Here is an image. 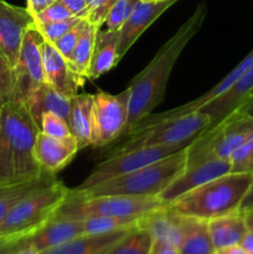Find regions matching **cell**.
<instances>
[{"label": "cell", "instance_id": "obj_17", "mask_svg": "<svg viewBox=\"0 0 253 254\" xmlns=\"http://www.w3.org/2000/svg\"><path fill=\"white\" fill-rule=\"evenodd\" d=\"M253 93V64L236 83H233L227 91L211 101L200 109L210 117V126L213 128L238 111ZM206 129V130H207Z\"/></svg>", "mask_w": 253, "mask_h": 254}, {"label": "cell", "instance_id": "obj_48", "mask_svg": "<svg viewBox=\"0 0 253 254\" xmlns=\"http://www.w3.org/2000/svg\"><path fill=\"white\" fill-rule=\"evenodd\" d=\"M39 250H36V248L34 247V246L31 245H26V243L24 242V245H22V247L20 248L17 252H15L14 254H40Z\"/></svg>", "mask_w": 253, "mask_h": 254}, {"label": "cell", "instance_id": "obj_28", "mask_svg": "<svg viewBox=\"0 0 253 254\" xmlns=\"http://www.w3.org/2000/svg\"><path fill=\"white\" fill-rule=\"evenodd\" d=\"M99 29L101 27L87 21L83 32H82L81 37H79L78 42H77L76 47L72 52L71 59L68 61L72 69L76 73H78L79 76L84 77V78H88L89 66H91L92 55H93L94 50V42H96V37Z\"/></svg>", "mask_w": 253, "mask_h": 254}, {"label": "cell", "instance_id": "obj_4", "mask_svg": "<svg viewBox=\"0 0 253 254\" xmlns=\"http://www.w3.org/2000/svg\"><path fill=\"white\" fill-rule=\"evenodd\" d=\"M252 181L253 174L228 173L185 193L168 207L180 216L206 221L240 212Z\"/></svg>", "mask_w": 253, "mask_h": 254}, {"label": "cell", "instance_id": "obj_15", "mask_svg": "<svg viewBox=\"0 0 253 254\" xmlns=\"http://www.w3.org/2000/svg\"><path fill=\"white\" fill-rule=\"evenodd\" d=\"M178 0H166V1L159 2H146L141 0H136L133 7L130 16L128 17L123 26L119 30L118 46H117V54L121 61L124 55L129 51L134 42L141 36L144 31L165 12L171 5H174Z\"/></svg>", "mask_w": 253, "mask_h": 254}, {"label": "cell", "instance_id": "obj_9", "mask_svg": "<svg viewBox=\"0 0 253 254\" xmlns=\"http://www.w3.org/2000/svg\"><path fill=\"white\" fill-rule=\"evenodd\" d=\"M193 141V140H192ZM191 141V143H192ZM191 143L178 144V145H159V146H144V148L131 149V150L123 151V153L114 154L107 158L106 160L99 163L93 169L86 180L77 186L74 190L82 191L86 189L93 188L98 184L104 183L109 179L118 178L126 174L133 173L143 166L158 161L160 159L166 158L176 151L181 150Z\"/></svg>", "mask_w": 253, "mask_h": 254}, {"label": "cell", "instance_id": "obj_6", "mask_svg": "<svg viewBox=\"0 0 253 254\" xmlns=\"http://www.w3.org/2000/svg\"><path fill=\"white\" fill-rule=\"evenodd\" d=\"M165 207L168 206L160 200L159 196L107 195L78 198L73 197L69 193L64 202L56 211L54 217L73 218V220H86L98 216L143 217Z\"/></svg>", "mask_w": 253, "mask_h": 254}, {"label": "cell", "instance_id": "obj_27", "mask_svg": "<svg viewBox=\"0 0 253 254\" xmlns=\"http://www.w3.org/2000/svg\"><path fill=\"white\" fill-rule=\"evenodd\" d=\"M55 180H57L55 174L46 171L44 175L32 180L16 184H0V222L20 200L26 197L32 191L50 185Z\"/></svg>", "mask_w": 253, "mask_h": 254}, {"label": "cell", "instance_id": "obj_7", "mask_svg": "<svg viewBox=\"0 0 253 254\" xmlns=\"http://www.w3.org/2000/svg\"><path fill=\"white\" fill-rule=\"evenodd\" d=\"M253 135V117L236 112L213 128L198 134L188 146V166L211 159H230L233 151Z\"/></svg>", "mask_w": 253, "mask_h": 254}, {"label": "cell", "instance_id": "obj_47", "mask_svg": "<svg viewBox=\"0 0 253 254\" xmlns=\"http://www.w3.org/2000/svg\"><path fill=\"white\" fill-rule=\"evenodd\" d=\"M238 112H242V113H246V114H248V116L253 117V93H252V96L248 98V101L246 102V103L243 104L240 109H238Z\"/></svg>", "mask_w": 253, "mask_h": 254}, {"label": "cell", "instance_id": "obj_16", "mask_svg": "<svg viewBox=\"0 0 253 254\" xmlns=\"http://www.w3.org/2000/svg\"><path fill=\"white\" fill-rule=\"evenodd\" d=\"M42 67L45 82L69 98L78 94L79 88L87 79L72 69L69 62L51 42L45 41L42 47Z\"/></svg>", "mask_w": 253, "mask_h": 254}, {"label": "cell", "instance_id": "obj_32", "mask_svg": "<svg viewBox=\"0 0 253 254\" xmlns=\"http://www.w3.org/2000/svg\"><path fill=\"white\" fill-rule=\"evenodd\" d=\"M15 73L14 67L0 49V108L14 99Z\"/></svg>", "mask_w": 253, "mask_h": 254}, {"label": "cell", "instance_id": "obj_34", "mask_svg": "<svg viewBox=\"0 0 253 254\" xmlns=\"http://www.w3.org/2000/svg\"><path fill=\"white\" fill-rule=\"evenodd\" d=\"M136 0H117L116 4L109 10L104 24L109 31H119L124 22L130 16Z\"/></svg>", "mask_w": 253, "mask_h": 254}, {"label": "cell", "instance_id": "obj_38", "mask_svg": "<svg viewBox=\"0 0 253 254\" xmlns=\"http://www.w3.org/2000/svg\"><path fill=\"white\" fill-rule=\"evenodd\" d=\"M117 2V0H102L93 10L88 12L87 15V21L91 22V24L96 25V26L101 27L102 25L106 22L107 15H108L109 10L112 9L114 4Z\"/></svg>", "mask_w": 253, "mask_h": 254}, {"label": "cell", "instance_id": "obj_41", "mask_svg": "<svg viewBox=\"0 0 253 254\" xmlns=\"http://www.w3.org/2000/svg\"><path fill=\"white\" fill-rule=\"evenodd\" d=\"M149 254H180V251H179V248L166 245L164 242L153 241Z\"/></svg>", "mask_w": 253, "mask_h": 254}, {"label": "cell", "instance_id": "obj_36", "mask_svg": "<svg viewBox=\"0 0 253 254\" xmlns=\"http://www.w3.org/2000/svg\"><path fill=\"white\" fill-rule=\"evenodd\" d=\"M79 20H81V17L73 16L66 20H61V21L44 22V24H36L35 22V24H36V27L41 32L42 36H44L45 41L54 44L56 40L63 36L71 27H73Z\"/></svg>", "mask_w": 253, "mask_h": 254}, {"label": "cell", "instance_id": "obj_26", "mask_svg": "<svg viewBox=\"0 0 253 254\" xmlns=\"http://www.w3.org/2000/svg\"><path fill=\"white\" fill-rule=\"evenodd\" d=\"M208 231L215 250L240 245L247 233L245 218L241 212L208 220Z\"/></svg>", "mask_w": 253, "mask_h": 254}, {"label": "cell", "instance_id": "obj_30", "mask_svg": "<svg viewBox=\"0 0 253 254\" xmlns=\"http://www.w3.org/2000/svg\"><path fill=\"white\" fill-rule=\"evenodd\" d=\"M151 243L150 235L143 228L136 227L118 241L106 254H149Z\"/></svg>", "mask_w": 253, "mask_h": 254}, {"label": "cell", "instance_id": "obj_22", "mask_svg": "<svg viewBox=\"0 0 253 254\" xmlns=\"http://www.w3.org/2000/svg\"><path fill=\"white\" fill-rule=\"evenodd\" d=\"M139 227L150 235L151 240L164 242L179 248L181 243V230L179 215L169 207L143 216L139 221Z\"/></svg>", "mask_w": 253, "mask_h": 254}, {"label": "cell", "instance_id": "obj_35", "mask_svg": "<svg viewBox=\"0 0 253 254\" xmlns=\"http://www.w3.org/2000/svg\"><path fill=\"white\" fill-rule=\"evenodd\" d=\"M86 24L87 19H81L73 27H71L63 36H61L59 40H56V41L52 44L56 47L57 51H59L67 61H69V59H71L72 52H73L74 47H76L77 42H78L79 37H81L82 32H83Z\"/></svg>", "mask_w": 253, "mask_h": 254}, {"label": "cell", "instance_id": "obj_43", "mask_svg": "<svg viewBox=\"0 0 253 254\" xmlns=\"http://www.w3.org/2000/svg\"><path fill=\"white\" fill-rule=\"evenodd\" d=\"M213 254H247V252L243 250V247L241 245H233L215 250Z\"/></svg>", "mask_w": 253, "mask_h": 254}, {"label": "cell", "instance_id": "obj_40", "mask_svg": "<svg viewBox=\"0 0 253 254\" xmlns=\"http://www.w3.org/2000/svg\"><path fill=\"white\" fill-rule=\"evenodd\" d=\"M59 1L63 4L72 12L73 16L86 19L87 15H88L87 0H59Z\"/></svg>", "mask_w": 253, "mask_h": 254}, {"label": "cell", "instance_id": "obj_21", "mask_svg": "<svg viewBox=\"0 0 253 254\" xmlns=\"http://www.w3.org/2000/svg\"><path fill=\"white\" fill-rule=\"evenodd\" d=\"M134 228H126L98 235H82L63 245L42 251L40 254H106L118 241H121Z\"/></svg>", "mask_w": 253, "mask_h": 254}, {"label": "cell", "instance_id": "obj_44", "mask_svg": "<svg viewBox=\"0 0 253 254\" xmlns=\"http://www.w3.org/2000/svg\"><path fill=\"white\" fill-rule=\"evenodd\" d=\"M250 208H253V181L251 184L250 189H248L247 193L243 197L242 203L240 206V212H243L246 210H250Z\"/></svg>", "mask_w": 253, "mask_h": 254}, {"label": "cell", "instance_id": "obj_29", "mask_svg": "<svg viewBox=\"0 0 253 254\" xmlns=\"http://www.w3.org/2000/svg\"><path fill=\"white\" fill-rule=\"evenodd\" d=\"M141 217H118V216H98L83 220L84 235H98V233L114 232L126 228L139 227Z\"/></svg>", "mask_w": 253, "mask_h": 254}, {"label": "cell", "instance_id": "obj_1", "mask_svg": "<svg viewBox=\"0 0 253 254\" xmlns=\"http://www.w3.org/2000/svg\"><path fill=\"white\" fill-rule=\"evenodd\" d=\"M206 14L207 7L201 2L180 29L160 47L150 64L129 82V114L124 135H128L139 122L163 102L171 71L183 50L202 26Z\"/></svg>", "mask_w": 253, "mask_h": 254}, {"label": "cell", "instance_id": "obj_8", "mask_svg": "<svg viewBox=\"0 0 253 254\" xmlns=\"http://www.w3.org/2000/svg\"><path fill=\"white\" fill-rule=\"evenodd\" d=\"M210 126V117L203 112L186 114L179 118L161 122L139 133L129 134V139L118 148H113V154L123 153L144 146L178 145L191 143L198 134L205 131Z\"/></svg>", "mask_w": 253, "mask_h": 254}, {"label": "cell", "instance_id": "obj_37", "mask_svg": "<svg viewBox=\"0 0 253 254\" xmlns=\"http://www.w3.org/2000/svg\"><path fill=\"white\" fill-rule=\"evenodd\" d=\"M69 17H73L72 12L59 0H56L51 5H49L46 9L42 10L41 12L35 15L34 19L36 24H44V22L61 21V20L69 19Z\"/></svg>", "mask_w": 253, "mask_h": 254}, {"label": "cell", "instance_id": "obj_13", "mask_svg": "<svg viewBox=\"0 0 253 254\" xmlns=\"http://www.w3.org/2000/svg\"><path fill=\"white\" fill-rule=\"evenodd\" d=\"M231 173L230 159H211L196 166L186 168L163 192L160 200L169 206L185 193Z\"/></svg>", "mask_w": 253, "mask_h": 254}, {"label": "cell", "instance_id": "obj_50", "mask_svg": "<svg viewBox=\"0 0 253 254\" xmlns=\"http://www.w3.org/2000/svg\"><path fill=\"white\" fill-rule=\"evenodd\" d=\"M141 1H146V2H159V1H166V0H141Z\"/></svg>", "mask_w": 253, "mask_h": 254}, {"label": "cell", "instance_id": "obj_33", "mask_svg": "<svg viewBox=\"0 0 253 254\" xmlns=\"http://www.w3.org/2000/svg\"><path fill=\"white\" fill-rule=\"evenodd\" d=\"M40 131L46 135L52 136V138L64 139L73 138L69 129L68 122L64 121L62 117L57 116L55 113H45L41 117V122H40Z\"/></svg>", "mask_w": 253, "mask_h": 254}, {"label": "cell", "instance_id": "obj_49", "mask_svg": "<svg viewBox=\"0 0 253 254\" xmlns=\"http://www.w3.org/2000/svg\"><path fill=\"white\" fill-rule=\"evenodd\" d=\"M101 1L102 0H87V5H88V12L91 11V10H93L94 7H96Z\"/></svg>", "mask_w": 253, "mask_h": 254}, {"label": "cell", "instance_id": "obj_39", "mask_svg": "<svg viewBox=\"0 0 253 254\" xmlns=\"http://www.w3.org/2000/svg\"><path fill=\"white\" fill-rule=\"evenodd\" d=\"M30 237V235H10L0 237V254H14L24 245L25 240Z\"/></svg>", "mask_w": 253, "mask_h": 254}, {"label": "cell", "instance_id": "obj_25", "mask_svg": "<svg viewBox=\"0 0 253 254\" xmlns=\"http://www.w3.org/2000/svg\"><path fill=\"white\" fill-rule=\"evenodd\" d=\"M119 31H98L94 42L93 55L89 66L88 78L96 79L102 74L111 71L118 64L119 59L117 54Z\"/></svg>", "mask_w": 253, "mask_h": 254}, {"label": "cell", "instance_id": "obj_10", "mask_svg": "<svg viewBox=\"0 0 253 254\" xmlns=\"http://www.w3.org/2000/svg\"><path fill=\"white\" fill-rule=\"evenodd\" d=\"M92 141L94 148H102L124 133L129 114V89L119 94L98 92L93 94Z\"/></svg>", "mask_w": 253, "mask_h": 254}, {"label": "cell", "instance_id": "obj_14", "mask_svg": "<svg viewBox=\"0 0 253 254\" xmlns=\"http://www.w3.org/2000/svg\"><path fill=\"white\" fill-rule=\"evenodd\" d=\"M34 24V16L26 7L0 0V49L12 67L19 59L25 32Z\"/></svg>", "mask_w": 253, "mask_h": 254}, {"label": "cell", "instance_id": "obj_11", "mask_svg": "<svg viewBox=\"0 0 253 254\" xmlns=\"http://www.w3.org/2000/svg\"><path fill=\"white\" fill-rule=\"evenodd\" d=\"M44 44L45 39L36 27V24L31 25L25 32L19 59L14 67L15 89L12 101L25 103L30 93L45 82L42 67Z\"/></svg>", "mask_w": 253, "mask_h": 254}, {"label": "cell", "instance_id": "obj_3", "mask_svg": "<svg viewBox=\"0 0 253 254\" xmlns=\"http://www.w3.org/2000/svg\"><path fill=\"white\" fill-rule=\"evenodd\" d=\"M188 146L133 173L109 179L86 190L71 189L69 193L78 198L107 195L159 196L188 166Z\"/></svg>", "mask_w": 253, "mask_h": 254}, {"label": "cell", "instance_id": "obj_45", "mask_svg": "<svg viewBox=\"0 0 253 254\" xmlns=\"http://www.w3.org/2000/svg\"><path fill=\"white\" fill-rule=\"evenodd\" d=\"M241 246L243 247V250L247 252V254H253V233L248 232L245 235V237L242 238L240 243Z\"/></svg>", "mask_w": 253, "mask_h": 254}, {"label": "cell", "instance_id": "obj_31", "mask_svg": "<svg viewBox=\"0 0 253 254\" xmlns=\"http://www.w3.org/2000/svg\"><path fill=\"white\" fill-rule=\"evenodd\" d=\"M230 163L231 173L253 174V135L233 151Z\"/></svg>", "mask_w": 253, "mask_h": 254}, {"label": "cell", "instance_id": "obj_46", "mask_svg": "<svg viewBox=\"0 0 253 254\" xmlns=\"http://www.w3.org/2000/svg\"><path fill=\"white\" fill-rule=\"evenodd\" d=\"M241 213H242L243 218H245V223H246V227H247V231L248 232L253 233V208L246 210Z\"/></svg>", "mask_w": 253, "mask_h": 254}, {"label": "cell", "instance_id": "obj_24", "mask_svg": "<svg viewBox=\"0 0 253 254\" xmlns=\"http://www.w3.org/2000/svg\"><path fill=\"white\" fill-rule=\"evenodd\" d=\"M93 101L94 96L89 93L76 94L71 98L68 124L72 136L76 139L78 149L91 145Z\"/></svg>", "mask_w": 253, "mask_h": 254}, {"label": "cell", "instance_id": "obj_42", "mask_svg": "<svg viewBox=\"0 0 253 254\" xmlns=\"http://www.w3.org/2000/svg\"><path fill=\"white\" fill-rule=\"evenodd\" d=\"M55 1L56 0H26V9L31 12L32 16H35Z\"/></svg>", "mask_w": 253, "mask_h": 254}, {"label": "cell", "instance_id": "obj_18", "mask_svg": "<svg viewBox=\"0 0 253 254\" xmlns=\"http://www.w3.org/2000/svg\"><path fill=\"white\" fill-rule=\"evenodd\" d=\"M78 150L74 138L61 140L39 131L35 141V156L40 166L51 174L63 169Z\"/></svg>", "mask_w": 253, "mask_h": 254}, {"label": "cell", "instance_id": "obj_5", "mask_svg": "<svg viewBox=\"0 0 253 254\" xmlns=\"http://www.w3.org/2000/svg\"><path fill=\"white\" fill-rule=\"evenodd\" d=\"M57 179L50 185L40 188L20 200L0 222V237L10 235H34L55 216L69 195Z\"/></svg>", "mask_w": 253, "mask_h": 254}, {"label": "cell", "instance_id": "obj_19", "mask_svg": "<svg viewBox=\"0 0 253 254\" xmlns=\"http://www.w3.org/2000/svg\"><path fill=\"white\" fill-rule=\"evenodd\" d=\"M84 235L83 220L73 218H51L46 225L25 240L26 245L34 246L40 252L63 245L73 238Z\"/></svg>", "mask_w": 253, "mask_h": 254}, {"label": "cell", "instance_id": "obj_20", "mask_svg": "<svg viewBox=\"0 0 253 254\" xmlns=\"http://www.w3.org/2000/svg\"><path fill=\"white\" fill-rule=\"evenodd\" d=\"M71 98L61 94L56 89L52 88L50 84L44 82L30 93L24 104L27 107L32 119L40 128L41 117L49 112L57 114L68 122L69 112H71Z\"/></svg>", "mask_w": 253, "mask_h": 254}, {"label": "cell", "instance_id": "obj_2", "mask_svg": "<svg viewBox=\"0 0 253 254\" xmlns=\"http://www.w3.org/2000/svg\"><path fill=\"white\" fill-rule=\"evenodd\" d=\"M40 128L22 102L0 108V184H16L40 178L46 170L35 156Z\"/></svg>", "mask_w": 253, "mask_h": 254}, {"label": "cell", "instance_id": "obj_23", "mask_svg": "<svg viewBox=\"0 0 253 254\" xmlns=\"http://www.w3.org/2000/svg\"><path fill=\"white\" fill-rule=\"evenodd\" d=\"M181 230L180 254H213L212 240L208 231V221L179 215Z\"/></svg>", "mask_w": 253, "mask_h": 254}, {"label": "cell", "instance_id": "obj_12", "mask_svg": "<svg viewBox=\"0 0 253 254\" xmlns=\"http://www.w3.org/2000/svg\"><path fill=\"white\" fill-rule=\"evenodd\" d=\"M253 64V50L225 77L223 79H221L215 87L207 91L206 93H203L202 96L197 97L193 101L189 102V103L184 104V106L178 107V108L170 109V111H165L161 112V113H156V114H149L146 118H144L143 121L139 122L135 127H134L133 130L130 131L129 134H134V133H139V131H143L145 129L150 128V127L155 126V124L161 123V122L165 121H170V119H175L179 118V117L186 116V114L190 113H195V112L200 111L203 106H206L207 103H210L211 101H213L215 98H217L220 94H222L223 92L227 91L233 83L238 81L241 77L245 74V72L252 66ZM128 134V135H129Z\"/></svg>", "mask_w": 253, "mask_h": 254}]
</instances>
